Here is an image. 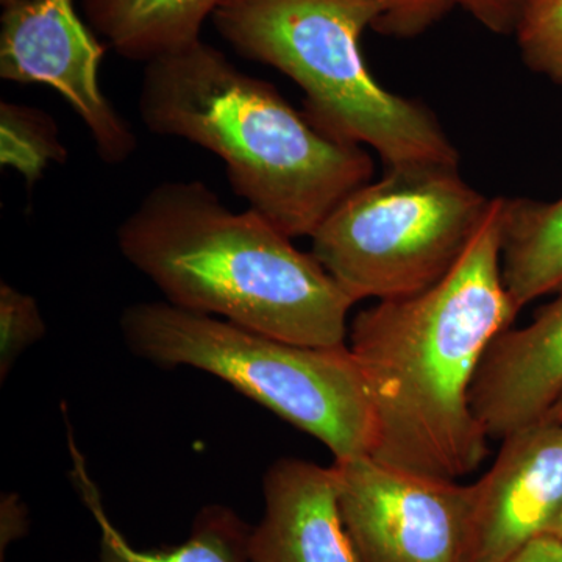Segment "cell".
Here are the masks:
<instances>
[{"label":"cell","mask_w":562,"mask_h":562,"mask_svg":"<svg viewBox=\"0 0 562 562\" xmlns=\"http://www.w3.org/2000/svg\"><path fill=\"white\" fill-rule=\"evenodd\" d=\"M505 198L452 271L428 290L380 301L355 317L349 349L373 414V460L458 482L490 454L471 391L491 344L519 306L502 276Z\"/></svg>","instance_id":"6da1fadb"},{"label":"cell","mask_w":562,"mask_h":562,"mask_svg":"<svg viewBox=\"0 0 562 562\" xmlns=\"http://www.w3.org/2000/svg\"><path fill=\"white\" fill-rule=\"evenodd\" d=\"M291 239L198 180L151 188L117 228L125 260L171 305L299 346H347L355 302Z\"/></svg>","instance_id":"7a4b0ae2"},{"label":"cell","mask_w":562,"mask_h":562,"mask_svg":"<svg viewBox=\"0 0 562 562\" xmlns=\"http://www.w3.org/2000/svg\"><path fill=\"white\" fill-rule=\"evenodd\" d=\"M138 109L155 135L220 157L233 191L290 238H312L375 171L361 146L325 135L273 85L202 40L147 63Z\"/></svg>","instance_id":"3957f363"},{"label":"cell","mask_w":562,"mask_h":562,"mask_svg":"<svg viewBox=\"0 0 562 562\" xmlns=\"http://www.w3.org/2000/svg\"><path fill=\"white\" fill-rule=\"evenodd\" d=\"M379 16L373 0H225L213 22L243 57L299 85L303 114L325 135L371 147L387 169L460 168L438 117L366 66L361 36Z\"/></svg>","instance_id":"277c9868"},{"label":"cell","mask_w":562,"mask_h":562,"mask_svg":"<svg viewBox=\"0 0 562 562\" xmlns=\"http://www.w3.org/2000/svg\"><path fill=\"white\" fill-rule=\"evenodd\" d=\"M128 349L160 366H190L324 443L336 461L369 457L373 414L349 346L280 341L168 302L136 303L121 317Z\"/></svg>","instance_id":"5b68a950"},{"label":"cell","mask_w":562,"mask_h":562,"mask_svg":"<svg viewBox=\"0 0 562 562\" xmlns=\"http://www.w3.org/2000/svg\"><path fill=\"white\" fill-rule=\"evenodd\" d=\"M491 205L458 168L387 169L325 217L312 254L355 303L408 297L452 271Z\"/></svg>","instance_id":"8992f818"},{"label":"cell","mask_w":562,"mask_h":562,"mask_svg":"<svg viewBox=\"0 0 562 562\" xmlns=\"http://www.w3.org/2000/svg\"><path fill=\"white\" fill-rule=\"evenodd\" d=\"M344 527L360 562H468L472 484L371 457L333 462Z\"/></svg>","instance_id":"52a82bcc"},{"label":"cell","mask_w":562,"mask_h":562,"mask_svg":"<svg viewBox=\"0 0 562 562\" xmlns=\"http://www.w3.org/2000/svg\"><path fill=\"white\" fill-rule=\"evenodd\" d=\"M103 52L74 0H24L3 9L0 77L60 92L87 125L99 157L106 165H121L132 157L138 140L102 92Z\"/></svg>","instance_id":"ba28073f"},{"label":"cell","mask_w":562,"mask_h":562,"mask_svg":"<svg viewBox=\"0 0 562 562\" xmlns=\"http://www.w3.org/2000/svg\"><path fill=\"white\" fill-rule=\"evenodd\" d=\"M497 460L472 483L468 562H505L562 512V424L541 420L502 439Z\"/></svg>","instance_id":"9c48e42d"},{"label":"cell","mask_w":562,"mask_h":562,"mask_svg":"<svg viewBox=\"0 0 562 562\" xmlns=\"http://www.w3.org/2000/svg\"><path fill=\"white\" fill-rule=\"evenodd\" d=\"M527 325L508 328L484 355L471 403L490 438L538 424L562 392V291Z\"/></svg>","instance_id":"30bf717a"},{"label":"cell","mask_w":562,"mask_h":562,"mask_svg":"<svg viewBox=\"0 0 562 562\" xmlns=\"http://www.w3.org/2000/svg\"><path fill=\"white\" fill-rule=\"evenodd\" d=\"M262 492L250 562H360L344 527L331 465L283 458L269 468Z\"/></svg>","instance_id":"8fae6325"},{"label":"cell","mask_w":562,"mask_h":562,"mask_svg":"<svg viewBox=\"0 0 562 562\" xmlns=\"http://www.w3.org/2000/svg\"><path fill=\"white\" fill-rule=\"evenodd\" d=\"M225 0H83L92 29L117 54L150 63L201 41L206 18Z\"/></svg>","instance_id":"7c38bea8"},{"label":"cell","mask_w":562,"mask_h":562,"mask_svg":"<svg viewBox=\"0 0 562 562\" xmlns=\"http://www.w3.org/2000/svg\"><path fill=\"white\" fill-rule=\"evenodd\" d=\"M502 276L520 312L562 291V198L505 199Z\"/></svg>","instance_id":"4fadbf2b"},{"label":"cell","mask_w":562,"mask_h":562,"mask_svg":"<svg viewBox=\"0 0 562 562\" xmlns=\"http://www.w3.org/2000/svg\"><path fill=\"white\" fill-rule=\"evenodd\" d=\"M77 484L101 528V550L94 562H250L251 527L231 508L220 505L203 508L195 516L191 535L180 546L166 550H139L111 522L80 462H77Z\"/></svg>","instance_id":"5bb4252c"},{"label":"cell","mask_w":562,"mask_h":562,"mask_svg":"<svg viewBox=\"0 0 562 562\" xmlns=\"http://www.w3.org/2000/svg\"><path fill=\"white\" fill-rule=\"evenodd\" d=\"M0 161L16 169L29 187L43 177L52 162L68 157L57 125L49 114L18 103H0Z\"/></svg>","instance_id":"9a60e30c"},{"label":"cell","mask_w":562,"mask_h":562,"mask_svg":"<svg viewBox=\"0 0 562 562\" xmlns=\"http://www.w3.org/2000/svg\"><path fill=\"white\" fill-rule=\"evenodd\" d=\"M514 33L525 65L562 87V0H527Z\"/></svg>","instance_id":"2e32d148"},{"label":"cell","mask_w":562,"mask_h":562,"mask_svg":"<svg viewBox=\"0 0 562 562\" xmlns=\"http://www.w3.org/2000/svg\"><path fill=\"white\" fill-rule=\"evenodd\" d=\"M46 333L35 299L9 283L0 284V376Z\"/></svg>","instance_id":"e0dca14e"},{"label":"cell","mask_w":562,"mask_h":562,"mask_svg":"<svg viewBox=\"0 0 562 562\" xmlns=\"http://www.w3.org/2000/svg\"><path fill=\"white\" fill-rule=\"evenodd\" d=\"M380 16L376 32L397 38H413L436 24L454 5L453 0H373Z\"/></svg>","instance_id":"ac0fdd59"},{"label":"cell","mask_w":562,"mask_h":562,"mask_svg":"<svg viewBox=\"0 0 562 562\" xmlns=\"http://www.w3.org/2000/svg\"><path fill=\"white\" fill-rule=\"evenodd\" d=\"M491 32L513 33L527 0H453Z\"/></svg>","instance_id":"d6986e66"},{"label":"cell","mask_w":562,"mask_h":562,"mask_svg":"<svg viewBox=\"0 0 562 562\" xmlns=\"http://www.w3.org/2000/svg\"><path fill=\"white\" fill-rule=\"evenodd\" d=\"M27 530V512L14 494L5 495L0 506V550L5 552V547L18 541Z\"/></svg>","instance_id":"ffe728a7"},{"label":"cell","mask_w":562,"mask_h":562,"mask_svg":"<svg viewBox=\"0 0 562 562\" xmlns=\"http://www.w3.org/2000/svg\"><path fill=\"white\" fill-rule=\"evenodd\" d=\"M505 562H562V541L553 535L539 536Z\"/></svg>","instance_id":"44dd1931"},{"label":"cell","mask_w":562,"mask_h":562,"mask_svg":"<svg viewBox=\"0 0 562 562\" xmlns=\"http://www.w3.org/2000/svg\"><path fill=\"white\" fill-rule=\"evenodd\" d=\"M542 420L562 424V392L560 397L557 398V402L553 403L552 408L542 417Z\"/></svg>","instance_id":"7402d4cb"},{"label":"cell","mask_w":562,"mask_h":562,"mask_svg":"<svg viewBox=\"0 0 562 562\" xmlns=\"http://www.w3.org/2000/svg\"><path fill=\"white\" fill-rule=\"evenodd\" d=\"M549 535L557 536L562 541V512L560 516H558L557 522L553 524L552 530H550Z\"/></svg>","instance_id":"603a6c76"},{"label":"cell","mask_w":562,"mask_h":562,"mask_svg":"<svg viewBox=\"0 0 562 562\" xmlns=\"http://www.w3.org/2000/svg\"><path fill=\"white\" fill-rule=\"evenodd\" d=\"M24 2V0H0V3H2L3 9H7V7L16 5V3Z\"/></svg>","instance_id":"cb8c5ba5"}]
</instances>
